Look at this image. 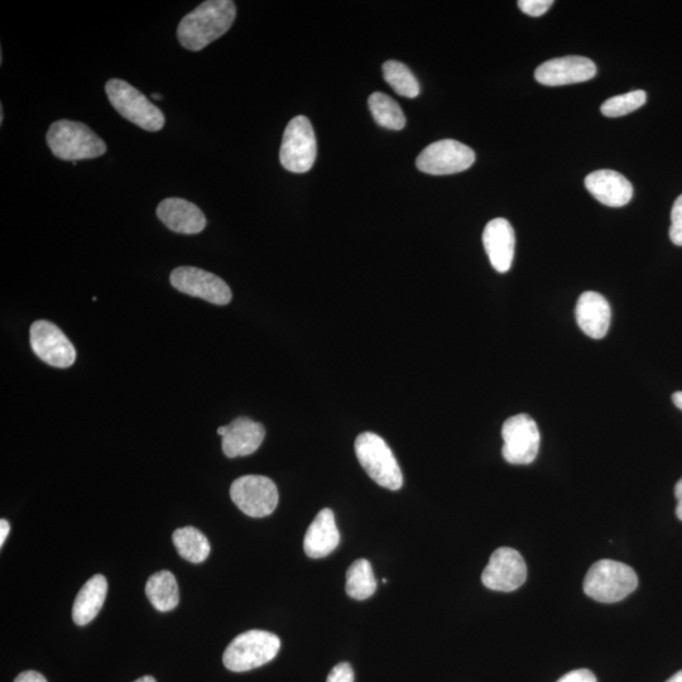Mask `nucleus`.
Returning <instances> with one entry per match:
<instances>
[{
    "label": "nucleus",
    "mask_w": 682,
    "mask_h": 682,
    "mask_svg": "<svg viewBox=\"0 0 682 682\" xmlns=\"http://www.w3.org/2000/svg\"><path fill=\"white\" fill-rule=\"evenodd\" d=\"M225 432H227V426L219 427V429H218V435H220V436L223 437V436L225 435Z\"/></svg>",
    "instance_id": "nucleus-38"
},
{
    "label": "nucleus",
    "mask_w": 682,
    "mask_h": 682,
    "mask_svg": "<svg viewBox=\"0 0 682 682\" xmlns=\"http://www.w3.org/2000/svg\"><path fill=\"white\" fill-rule=\"evenodd\" d=\"M340 533L336 526L334 512L329 508L321 509L307 530L304 550L311 559H321L331 554L339 546Z\"/></svg>",
    "instance_id": "nucleus-20"
},
{
    "label": "nucleus",
    "mask_w": 682,
    "mask_h": 682,
    "mask_svg": "<svg viewBox=\"0 0 682 682\" xmlns=\"http://www.w3.org/2000/svg\"><path fill=\"white\" fill-rule=\"evenodd\" d=\"M474 162L472 148L454 139H444L427 146L417 157L416 166L425 174L444 176L468 170Z\"/></svg>",
    "instance_id": "nucleus-10"
},
{
    "label": "nucleus",
    "mask_w": 682,
    "mask_h": 682,
    "mask_svg": "<svg viewBox=\"0 0 682 682\" xmlns=\"http://www.w3.org/2000/svg\"><path fill=\"white\" fill-rule=\"evenodd\" d=\"M108 581L103 575L96 574L86 581L81 588L72 607V619L78 626H86L93 622L102 611L107 599Z\"/></svg>",
    "instance_id": "nucleus-21"
},
{
    "label": "nucleus",
    "mask_w": 682,
    "mask_h": 682,
    "mask_svg": "<svg viewBox=\"0 0 682 682\" xmlns=\"http://www.w3.org/2000/svg\"><path fill=\"white\" fill-rule=\"evenodd\" d=\"M157 216L172 232L180 234H199L206 227L203 211L190 201L170 198L157 206Z\"/></svg>",
    "instance_id": "nucleus-16"
},
{
    "label": "nucleus",
    "mask_w": 682,
    "mask_h": 682,
    "mask_svg": "<svg viewBox=\"0 0 682 682\" xmlns=\"http://www.w3.org/2000/svg\"><path fill=\"white\" fill-rule=\"evenodd\" d=\"M554 4L552 0H520L518 2V7L521 8L523 13L528 14L531 17H540L549 11L550 7Z\"/></svg>",
    "instance_id": "nucleus-29"
},
{
    "label": "nucleus",
    "mask_w": 682,
    "mask_h": 682,
    "mask_svg": "<svg viewBox=\"0 0 682 682\" xmlns=\"http://www.w3.org/2000/svg\"><path fill=\"white\" fill-rule=\"evenodd\" d=\"M672 401H674L675 406L682 411V392L674 393V395H672Z\"/></svg>",
    "instance_id": "nucleus-35"
},
{
    "label": "nucleus",
    "mask_w": 682,
    "mask_h": 682,
    "mask_svg": "<svg viewBox=\"0 0 682 682\" xmlns=\"http://www.w3.org/2000/svg\"><path fill=\"white\" fill-rule=\"evenodd\" d=\"M638 587L636 571L619 561L600 560L589 569L584 593L599 603H618Z\"/></svg>",
    "instance_id": "nucleus-3"
},
{
    "label": "nucleus",
    "mask_w": 682,
    "mask_h": 682,
    "mask_svg": "<svg viewBox=\"0 0 682 682\" xmlns=\"http://www.w3.org/2000/svg\"><path fill=\"white\" fill-rule=\"evenodd\" d=\"M504 441L502 454L509 464L528 465L539 455L541 435L535 420L530 416L509 417L502 427Z\"/></svg>",
    "instance_id": "nucleus-9"
},
{
    "label": "nucleus",
    "mask_w": 682,
    "mask_h": 682,
    "mask_svg": "<svg viewBox=\"0 0 682 682\" xmlns=\"http://www.w3.org/2000/svg\"><path fill=\"white\" fill-rule=\"evenodd\" d=\"M647 102V94L643 90L631 91V93L613 96L602 105V113L605 117L618 118L640 109Z\"/></svg>",
    "instance_id": "nucleus-27"
},
{
    "label": "nucleus",
    "mask_w": 682,
    "mask_h": 682,
    "mask_svg": "<svg viewBox=\"0 0 682 682\" xmlns=\"http://www.w3.org/2000/svg\"><path fill=\"white\" fill-rule=\"evenodd\" d=\"M369 109L373 114L378 126L401 131L406 126V117L400 105L395 100L383 93H374L369 96Z\"/></svg>",
    "instance_id": "nucleus-24"
},
{
    "label": "nucleus",
    "mask_w": 682,
    "mask_h": 682,
    "mask_svg": "<svg viewBox=\"0 0 682 682\" xmlns=\"http://www.w3.org/2000/svg\"><path fill=\"white\" fill-rule=\"evenodd\" d=\"M318 144L310 120L299 115L287 124L283 133L280 160L287 171L305 174L314 166Z\"/></svg>",
    "instance_id": "nucleus-7"
},
{
    "label": "nucleus",
    "mask_w": 682,
    "mask_h": 682,
    "mask_svg": "<svg viewBox=\"0 0 682 682\" xmlns=\"http://www.w3.org/2000/svg\"><path fill=\"white\" fill-rule=\"evenodd\" d=\"M14 682H47V680L40 672L24 671L16 677Z\"/></svg>",
    "instance_id": "nucleus-32"
},
{
    "label": "nucleus",
    "mask_w": 682,
    "mask_h": 682,
    "mask_svg": "<svg viewBox=\"0 0 682 682\" xmlns=\"http://www.w3.org/2000/svg\"><path fill=\"white\" fill-rule=\"evenodd\" d=\"M146 594L153 607L160 612H170L179 605V585L175 575L163 570L153 574L146 584Z\"/></svg>",
    "instance_id": "nucleus-22"
},
{
    "label": "nucleus",
    "mask_w": 682,
    "mask_h": 682,
    "mask_svg": "<svg viewBox=\"0 0 682 682\" xmlns=\"http://www.w3.org/2000/svg\"><path fill=\"white\" fill-rule=\"evenodd\" d=\"M266 430L263 425L247 417H239L227 425L223 436V451L230 459L256 453L262 445Z\"/></svg>",
    "instance_id": "nucleus-19"
},
{
    "label": "nucleus",
    "mask_w": 682,
    "mask_h": 682,
    "mask_svg": "<svg viewBox=\"0 0 682 682\" xmlns=\"http://www.w3.org/2000/svg\"><path fill=\"white\" fill-rule=\"evenodd\" d=\"M235 17L237 7L232 0H208L182 18L177 37L186 50H204L232 28Z\"/></svg>",
    "instance_id": "nucleus-1"
},
{
    "label": "nucleus",
    "mask_w": 682,
    "mask_h": 682,
    "mask_svg": "<svg viewBox=\"0 0 682 682\" xmlns=\"http://www.w3.org/2000/svg\"><path fill=\"white\" fill-rule=\"evenodd\" d=\"M597 75V66L588 57L565 56L544 62L537 67L535 78L545 86L585 83Z\"/></svg>",
    "instance_id": "nucleus-14"
},
{
    "label": "nucleus",
    "mask_w": 682,
    "mask_h": 682,
    "mask_svg": "<svg viewBox=\"0 0 682 682\" xmlns=\"http://www.w3.org/2000/svg\"><path fill=\"white\" fill-rule=\"evenodd\" d=\"M105 93L110 104L123 118L144 131L158 132L165 126V115L161 109L127 81L109 80L105 84Z\"/></svg>",
    "instance_id": "nucleus-6"
},
{
    "label": "nucleus",
    "mask_w": 682,
    "mask_h": 682,
    "mask_svg": "<svg viewBox=\"0 0 682 682\" xmlns=\"http://www.w3.org/2000/svg\"><path fill=\"white\" fill-rule=\"evenodd\" d=\"M675 497L677 499L676 516L682 521V478L676 483Z\"/></svg>",
    "instance_id": "nucleus-33"
},
{
    "label": "nucleus",
    "mask_w": 682,
    "mask_h": 682,
    "mask_svg": "<svg viewBox=\"0 0 682 682\" xmlns=\"http://www.w3.org/2000/svg\"><path fill=\"white\" fill-rule=\"evenodd\" d=\"M526 579L525 559L511 547H501L494 551L482 574L484 587L494 592H515L525 584Z\"/></svg>",
    "instance_id": "nucleus-13"
},
{
    "label": "nucleus",
    "mask_w": 682,
    "mask_h": 682,
    "mask_svg": "<svg viewBox=\"0 0 682 682\" xmlns=\"http://www.w3.org/2000/svg\"><path fill=\"white\" fill-rule=\"evenodd\" d=\"M326 682H354V671L347 662H341L330 671Z\"/></svg>",
    "instance_id": "nucleus-30"
},
{
    "label": "nucleus",
    "mask_w": 682,
    "mask_h": 682,
    "mask_svg": "<svg viewBox=\"0 0 682 682\" xmlns=\"http://www.w3.org/2000/svg\"><path fill=\"white\" fill-rule=\"evenodd\" d=\"M172 287L182 294L224 306L232 301V291L222 278L196 267H179L170 276Z\"/></svg>",
    "instance_id": "nucleus-11"
},
{
    "label": "nucleus",
    "mask_w": 682,
    "mask_h": 682,
    "mask_svg": "<svg viewBox=\"0 0 682 682\" xmlns=\"http://www.w3.org/2000/svg\"><path fill=\"white\" fill-rule=\"evenodd\" d=\"M355 454L369 477L389 491H398L403 475L396 456L386 441L373 432H363L355 440Z\"/></svg>",
    "instance_id": "nucleus-4"
},
{
    "label": "nucleus",
    "mask_w": 682,
    "mask_h": 682,
    "mask_svg": "<svg viewBox=\"0 0 682 682\" xmlns=\"http://www.w3.org/2000/svg\"><path fill=\"white\" fill-rule=\"evenodd\" d=\"M557 682H598L592 671L579 669L569 672Z\"/></svg>",
    "instance_id": "nucleus-31"
},
{
    "label": "nucleus",
    "mask_w": 682,
    "mask_h": 682,
    "mask_svg": "<svg viewBox=\"0 0 682 682\" xmlns=\"http://www.w3.org/2000/svg\"><path fill=\"white\" fill-rule=\"evenodd\" d=\"M46 141L57 158L78 162L105 155L107 144L84 123L59 120L48 129Z\"/></svg>",
    "instance_id": "nucleus-2"
},
{
    "label": "nucleus",
    "mask_w": 682,
    "mask_h": 682,
    "mask_svg": "<svg viewBox=\"0 0 682 682\" xmlns=\"http://www.w3.org/2000/svg\"><path fill=\"white\" fill-rule=\"evenodd\" d=\"M172 541L182 559L192 564H201L210 555L209 540L198 528L187 526L179 528L172 535Z\"/></svg>",
    "instance_id": "nucleus-23"
},
{
    "label": "nucleus",
    "mask_w": 682,
    "mask_h": 682,
    "mask_svg": "<svg viewBox=\"0 0 682 682\" xmlns=\"http://www.w3.org/2000/svg\"><path fill=\"white\" fill-rule=\"evenodd\" d=\"M575 315L579 328L589 338L599 340L608 334L612 320L611 306L598 292H584L576 304Z\"/></svg>",
    "instance_id": "nucleus-17"
},
{
    "label": "nucleus",
    "mask_w": 682,
    "mask_h": 682,
    "mask_svg": "<svg viewBox=\"0 0 682 682\" xmlns=\"http://www.w3.org/2000/svg\"><path fill=\"white\" fill-rule=\"evenodd\" d=\"M3 120H4L3 105H0V123L3 124Z\"/></svg>",
    "instance_id": "nucleus-39"
},
{
    "label": "nucleus",
    "mask_w": 682,
    "mask_h": 682,
    "mask_svg": "<svg viewBox=\"0 0 682 682\" xmlns=\"http://www.w3.org/2000/svg\"><path fill=\"white\" fill-rule=\"evenodd\" d=\"M483 244L494 270L499 273L511 270L515 258L516 235L508 220H491L484 229Z\"/></svg>",
    "instance_id": "nucleus-15"
},
{
    "label": "nucleus",
    "mask_w": 682,
    "mask_h": 682,
    "mask_svg": "<svg viewBox=\"0 0 682 682\" xmlns=\"http://www.w3.org/2000/svg\"><path fill=\"white\" fill-rule=\"evenodd\" d=\"M280 648L281 640L276 635L253 629L230 642L224 652V666L233 672L251 671L275 659Z\"/></svg>",
    "instance_id": "nucleus-5"
},
{
    "label": "nucleus",
    "mask_w": 682,
    "mask_h": 682,
    "mask_svg": "<svg viewBox=\"0 0 682 682\" xmlns=\"http://www.w3.org/2000/svg\"><path fill=\"white\" fill-rule=\"evenodd\" d=\"M585 187L603 205L621 208L631 201L633 187L626 177L612 170H600L585 179Z\"/></svg>",
    "instance_id": "nucleus-18"
},
{
    "label": "nucleus",
    "mask_w": 682,
    "mask_h": 682,
    "mask_svg": "<svg viewBox=\"0 0 682 682\" xmlns=\"http://www.w3.org/2000/svg\"><path fill=\"white\" fill-rule=\"evenodd\" d=\"M9 531H11L9 522L7 520L0 521V546H3L4 542H6Z\"/></svg>",
    "instance_id": "nucleus-34"
},
{
    "label": "nucleus",
    "mask_w": 682,
    "mask_h": 682,
    "mask_svg": "<svg viewBox=\"0 0 682 682\" xmlns=\"http://www.w3.org/2000/svg\"><path fill=\"white\" fill-rule=\"evenodd\" d=\"M666 682H682V670L679 672H676L674 676H671L669 680Z\"/></svg>",
    "instance_id": "nucleus-36"
},
{
    "label": "nucleus",
    "mask_w": 682,
    "mask_h": 682,
    "mask_svg": "<svg viewBox=\"0 0 682 682\" xmlns=\"http://www.w3.org/2000/svg\"><path fill=\"white\" fill-rule=\"evenodd\" d=\"M383 76L389 86L398 95L405 98H416L420 94V84L405 64L398 61H387L383 64Z\"/></svg>",
    "instance_id": "nucleus-26"
},
{
    "label": "nucleus",
    "mask_w": 682,
    "mask_h": 682,
    "mask_svg": "<svg viewBox=\"0 0 682 682\" xmlns=\"http://www.w3.org/2000/svg\"><path fill=\"white\" fill-rule=\"evenodd\" d=\"M30 335L32 350L42 362L60 369L70 368L75 363L74 344L51 321H36L31 326Z\"/></svg>",
    "instance_id": "nucleus-12"
},
{
    "label": "nucleus",
    "mask_w": 682,
    "mask_h": 682,
    "mask_svg": "<svg viewBox=\"0 0 682 682\" xmlns=\"http://www.w3.org/2000/svg\"><path fill=\"white\" fill-rule=\"evenodd\" d=\"M134 682H157L155 677L152 676H143L141 679H138Z\"/></svg>",
    "instance_id": "nucleus-37"
},
{
    "label": "nucleus",
    "mask_w": 682,
    "mask_h": 682,
    "mask_svg": "<svg viewBox=\"0 0 682 682\" xmlns=\"http://www.w3.org/2000/svg\"><path fill=\"white\" fill-rule=\"evenodd\" d=\"M230 497L240 511L254 518L272 515L280 499L275 482L263 475L238 478L230 487Z\"/></svg>",
    "instance_id": "nucleus-8"
},
{
    "label": "nucleus",
    "mask_w": 682,
    "mask_h": 682,
    "mask_svg": "<svg viewBox=\"0 0 682 682\" xmlns=\"http://www.w3.org/2000/svg\"><path fill=\"white\" fill-rule=\"evenodd\" d=\"M670 238L675 246L682 247V195L672 206Z\"/></svg>",
    "instance_id": "nucleus-28"
},
{
    "label": "nucleus",
    "mask_w": 682,
    "mask_h": 682,
    "mask_svg": "<svg viewBox=\"0 0 682 682\" xmlns=\"http://www.w3.org/2000/svg\"><path fill=\"white\" fill-rule=\"evenodd\" d=\"M152 98L155 100H161L162 96L160 94H152Z\"/></svg>",
    "instance_id": "nucleus-40"
},
{
    "label": "nucleus",
    "mask_w": 682,
    "mask_h": 682,
    "mask_svg": "<svg viewBox=\"0 0 682 682\" xmlns=\"http://www.w3.org/2000/svg\"><path fill=\"white\" fill-rule=\"evenodd\" d=\"M350 598L365 600L371 598L377 590V580L374 578L371 563L360 559L355 561L347 571V585H345Z\"/></svg>",
    "instance_id": "nucleus-25"
}]
</instances>
